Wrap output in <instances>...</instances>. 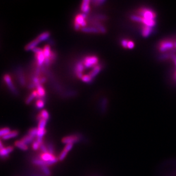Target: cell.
I'll return each instance as SVG.
<instances>
[{
  "mask_svg": "<svg viewBox=\"0 0 176 176\" xmlns=\"http://www.w3.org/2000/svg\"><path fill=\"white\" fill-rule=\"evenodd\" d=\"M40 159L45 162L46 166H50L57 163L59 160L58 158L56 157L54 154H50L49 153H42L40 156Z\"/></svg>",
  "mask_w": 176,
  "mask_h": 176,
  "instance_id": "obj_1",
  "label": "cell"
},
{
  "mask_svg": "<svg viewBox=\"0 0 176 176\" xmlns=\"http://www.w3.org/2000/svg\"><path fill=\"white\" fill-rule=\"evenodd\" d=\"M82 140V137L80 134H71L70 136H68L64 137L62 139V142L65 144H73L80 142Z\"/></svg>",
  "mask_w": 176,
  "mask_h": 176,
  "instance_id": "obj_2",
  "label": "cell"
},
{
  "mask_svg": "<svg viewBox=\"0 0 176 176\" xmlns=\"http://www.w3.org/2000/svg\"><path fill=\"white\" fill-rule=\"evenodd\" d=\"M98 62V58L94 56H90L86 57L83 61V64L85 67L91 68L92 67H95L97 65Z\"/></svg>",
  "mask_w": 176,
  "mask_h": 176,
  "instance_id": "obj_3",
  "label": "cell"
},
{
  "mask_svg": "<svg viewBox=\"0 0 176 176\" xmlns=\"http://www.w3.org/2000/svg\"><path fill=\"white\" fill-rule=\"evenodd\" d=\"M139 14L142 18L149 19H154L156 17V14L153 10L147 8H141L139 10Z\"/></svg>",
  "mask_w": 176,
  "mask_h": 176,
  "instance_id": "obj_4",
  "label": "cell"
},
{
  "mask_svg": "<svg viewBox=\"0 0 176 176\" xmlns=\"http://www.w3.org/2000/svg\"><path fill=\"white\" fill-rule=\"evenodd\" d=\"M3 81L5 82V83L6 84L7 86H8V88L10 89V91H11L13 94H15L16 95L18 94V92L17 91V88L14 85L13 81L12 80V78L10 77V75L6 74L4 75H3Z\"/></svg>",
  "mask_w": 176,
  "mask_h": 176,
  "instance_id": "obj_5",
  "label": "cell"
},
{
  "mask_svg": "<svg viewBox=\"0 0 176 176\" xmlns=\"http://www.w3.org/2000/svg\"><path fill=\"white\" fill-rule=\"evenodd\" d=\"M175 46V43L171 41H164L159 44V50L161 51H166L167 50L173 49V47Z\"/></svg>",
  "mask_w": 176,
  "mask_h": 176,
  "instance_id": "obj_6",
  "label": "cell"
},
{
  "mask_svg": "<svg viewBox=\"0 0 176 176\" xmlns=\"http://www.w3.org/2000/svg\"><path fill=\"white\" fill-rule=\"evenodd\" d=\"M87 15L86 14H79L75 17L74 19V24L80 26L81 27H85L87 25V21L85 18Z\"/></svg>",
  "mask_w": 176,
  "mask_h": 176,
  "instance_id": "obj_7",
  "label": "cell"
},
{
  "mask_svg": "<svg viewBox=\"0 0 176 176\" xmlns=\"http://www.w3.org/2000/svg\"><path fill=\"white\" fill-rule=\"evenodd\" d=\"M73 147V144H67L65 146L62 152L60 153L59 157H58V160L60 161H63L65 158H66L67 154L72 149Z\"/></svg>",
  "mask_w": 176,
  "mask_h": 176,
  "instance_id": "obj_8",
  "label": "cell"
},
{
  "mask_svg": "<svg viewBox=\"0 0 176 176\" xmlns=\"http://www.w3.org/2000/svg\"><path fill=\"white\" fill-rule=\"evenodd\" d=\"M35 58L36 59L37 64L38 66H41L44 63L45 61V57L43 49L40 51V52L35 54Z\"/></svg>",
  "mask_w": 176,
  "mask_h": 176,
  "instance_id": "obj_9",
  "label": "cell"
},
{
  "mask_svg": "<svg viewBox=\"0 0 176 176\" xmlns=\"http://www.w3.org/2000/svg\"><path fill=\"white\" fill-rule=\"evenodd\" d=\"M14 150V148L12 146H9L4 148L0 150V157L3 158H6L9 156V154L12 153Z\"/></svg>",
  "mask_w": 176,
  "mask_h": 176,
  "instance_id": "obj_10",
  "label": "cell"
},
{
  "mask_svg": "<svg viewBox=\"0 0 176 176\" xmlns=\"http://www.w3.org/2000/svg\"><path fill=\"white\" fill-rule=\"evenodd\" d=\"M40 43V41L37 39V38H36L35 39L31 41L30 43H29L27 44L25 46V50L26 51H30L33 50L34 48H36V46Z\"/></svg>",
  "mask_w": 176,
  "mask_h": 176,
  "instance_id": "obj_11",
  "label": "cell"
},
{
  "mask_svg": "<svg viewBox=\"0 0 176 176\" xmlns=\"http://www.w3.org/2000/svg\"><path fill=\"white\" fill-rule=\"evenodd\" d=\"M84 67L85 66L82 63H79L76 65V67H75V73H76V75L78 78L81 79L82 78V76H83L82 72L84 71Z\"/></svg>",
  "mask_w": 176,
  "mask_h": 176,
  "instance_id": "obj_12",
  "label": "cell"
},
{
  "mask_svg": "<svg viewBox=\"0 0 176 176\" xmlns=\"http://www.w3.org/2000/svg\"><path fill=\"white\" fill-rule=\"evenodd\" d=\"M49 118V114L46 110L45 109H42V111L40 112L39 115L37 116V120L38 122L41 119H44L46 120H48Z\"/></svg>",
  "mask_w": 176,
  "mask_h": 176,
  "instance_id": "obj_13",
  "label": "cell"
},
{
  "mask_svg": "<svg viewBox=\"0 0 176 176\" xmlns=\"http://www.w3.org/2000/svg\"><path fill=\"white\" fill-rule=\"evenodd\" d=\"M34 139H35V137L27 134L26 136L22 138L21 140V141H22L23 143L27 145L28 144L33 143L34 141Z\"/></svg>",
  "mask_w": 176,
  "mask_h": 176,
  "instance_id": "obj_14",
  "label": "cell"
},
{
  "mask_svg": "<svg viewBox=\"0 0 176 176\" xmlns=\"http://www.w3.org/2000/svg\"><path fill=\"white\" fill-rule=\"evenodd\" d=\"M141 23L144 24V25H145L147 26H149L150 27H153V26L156 25V21L154 19H146L142 18H141Z\"/></svg>",
  "mask_w": 176,
  "mask_h": 176,
  "instance_id": "obj_15",
  "label": "cell"
},
{
  "mask_svg": "<svg viewBox=\"0 0 176 176\" xmlns=\"http://www.w3.org/2000/svg\"><path fill=\"white\" fill-rule=\"evenodd\" d=\"M18 134H19V132L18 130H12L10 133H9L8 134H6V136L2 137V139L3 140H7L12 139V138L18 136Z\"/></svg>",
  "mask_w": 176,
  "mask_h": 176,
  "instance_id": "obj_16",
  "label": "cell"
},
{
  "mask_svg": "<svg viewBox=\"0 0 176 176\" xmlns=\"http://www.w3.org/2000/svg\"><path fill=\"white\" fill-rule=\"evenodd\" d=\"M17 75H18V78L19 79L20 83L22 86H24L25 84V78H24V75L22 69L21 68H18V70L17 71Z\"/></svg>",
  "mask_w": 176,
  "mask_h": 176,
  "instance_id": "obj_17",
  "label": "cell"
},
{
  "mask_svg": "<svg viewBox=\"0 0 176 176\" xmlns=\"http://www.w3.org/2000/svg\"><path fill=\"white\" fill-rule=\"evenodd\" d=\"M15 145L17 148H18V149L23 151H26L29 149V148L27 147V145L23 143L22 141H21V140L16 141L15 143Z\"/></svg>",
  "mask_w": 176,
  "mask_h": 176,
  "instance_id": "obj_18",
  "label": "cell"
},
{
  "mask_svg": "<svg viewBox=\"0 0 176 176\" xmlns=\"http://www.w3.org/2000/svg\"><path fill=\"white\" fill-rule=\"evenodd\" d=\"M152 32V27L144 25L142 28V34L144 37H147L149 36Z\"/></svg>",
  "mask_w": 176,
  "mask_h": 176,
  "instance_id": "obj_19",
  "label": "cell"
},
{
  "mask_svg": "<svg viewBox=\"0 0 176 176\" xmlns=\"http://www.w3.org/2000/svg\"><path fill=\"white\" fill-rule=\"evenodd\" d=\"M36 98H38V94L36 90H34L30 93V94L28 96V97L25 100L26 104H29V103L32 102L33 101V100Z\"/></svg>",
  "mask_w": 176,
  "mask_h": 176,
  "instance_id": "obj_20",
  "label": "cell"
},
{
  "mask_svg": "<svg viewBox=\"0 0 176 176\" xmlns=\"http://www.w3.org/2000/svg\"><path fill=\"white\" fill-rule=\"evenodd\" d=\"M37 88V92L38 94V98H40L41 99V98H43L44 96H45L46 95V91L45 89L43 87L42 85H39Z\"/></svg>",
  "mask_w": 176,
  "mask_h": 176,
  "instance_id": "obj_21",
  "label": "cell"
},
{
  "mask_svg": "<svg viewBox=\"0 0 176 176\" xmlns=\"http://www.w3.org/2000/svg\"><path fill=\"white\" fill-rule=\"evenodd\" d=\"M90 1L88 0H85L82 2L81 6V9L84 13H88L90 10Z\"/></svg>",
  "mask_w": 176,
  "mask_h": 176,
  "instance_id": "obj_22",
  "label": "cell"
},
{
  "mask_svg": "<svg viewBox=\"0 0 176 176\" xmlns=\"http://www.w3.org/2000/svg\"><path fill=\"white\" fill-rule=\"evenodd\" d=\"M50 34L49 32H43L41 34H40V35L38 36L36 38H37V39L39 40L40 42H42V41H44L46 39H47L49 38V37H50Z\"/></svg>",
  "mask_w": 176,
  "mask_h": 176,
  "instance_id": "obj_23",
  "label": "cell"
},
{
  "mask_svg": "<svg viewBox=\"0 0 176 176\" xmlns=\"http://www.w3.org/2000/svg\"><path fill=\"white\" fill-rule=\"evenodd\" d=\"M43 51H44L45 57V59H49L51 55V53H52V51H51L50 46L48 45V44L45 46L43 49Z\"/></svg>",
  "mask_w": 176,
  "mask_h": 176,
  "instance_id": "obj_24",
  "label": "cell"
},
{
  "mask_svg": "<svg viewBox=\"0 0 176 176\" xmlns=\"http://www.w3.org/2000/svg\"><path fill=\"white\" fill-rule=\"evenodd\" d=\"M101 67L100 66H99V65L96 66L95 67H93V69L92 70V71L91 72H90L89 75L93 78V77H95V76L98 73L99 71L101 70Z\"/></svg>",
  "mask_w": 176,
  "mask_h": 176,
  "instance_id": "obj_25",
  "label": "cell"
},
{
  "mask_svg": "<svg viewBox=\"0 0 176 176\" xmlns=\"http://www.w3.org/2000/svg\"><path fill=\"white\" fill-rule=\"evenodd\" d=\"M32 163L33 164L37 165V166L40 167L44 166V165H46L45 162L40 159V158H34V159H33L32 160Z\"/></svg>",
  "mask_w": 176,
  "mask_h": 176,
  "instance_id": "obj_26",
  "label": "cell"
},
{
  "mask_svg": "<svg viewBox=\"0 0 176 176\" xmlns=\"http://www.w3.org/2000/svg\"><path fill=\"white\" fill-rule=\"evenodd\" d=\"M40 169L41 171H42V174H44L45 176H51V172L49 169V168H48V166L44 165V166L41 167Z\"/></svg>",
  "mask_w": 176,
  "mask_h": 176,
  "instance_id": "obj_27",
  "label": "cell"
},
{
  "mask_svg": "<svg viewBox=\"0 0 176 176\" xmlns=\"http://www.w3.org/2000/svg\"><path fill=\"white\" fill-rule=\"evenodd\" d=\"M11 132V130L9 128H3L0 129V137H3V136H6V134H8L9 133Z\"/></svg>",
  "mask_w": 176,
  "mask_h": 176,
  "instance_id": "obj_28",
  "label": "cell"
},
{
  "mask_svg": "<svg viewBox=\"0 0 176 176\" xmlns=\"http://www.w3.org/2000/svg\"><path fill=\"white\" fill-rule=\"evenodd\" d=\"M45 105L44 100L42 99H39L36 102V106L38 109H42Z\"/></svg>",
  "mask_w": 176,
  "mask_h": 176,
  "instance_id": "obj_29",
  "label": "cell"
},
{
  "mask_svg": "<svg viewBox=\"0 0 176 176\" xmlns=\"http://www.w3.org/2000/svg\"><path fill=\"white\" fill-rule=\"evenodd\" d=\"M37 132H38V128H31L29 130L27 134L36 138L37 137Z\"/></svg>",
  "mask_w": 176,
  "mask_h": 176,
  "instance_id": "obj_30",
  "label": "cell"
},
{
  "mask_svg": "<svg viewBox=\"0 0 176 176\" xmlns=\"http://www.w3.org/2000/svg\"><path fill=\"white\" fill-rule=\"evenodd\" d=\"M46 133V130L45 129H38V132L36 138H41L43 139V137Z\"/></svg>",
  "mask_w": 176,
  "mask_h": 176,
  "instance_id": "obj_31",
  "label": "cell"
},
{
  "mask_svg": "<svg viewBox=\"0 0 176 176\" xmlns=\"http://www.w3.org/2000/svg\"><path fill=\"white\" fill-rule=\"evenodd\" d=\"M47 123V120L44 119H41L39 122V125H38V129H45V126Z\"/></svg>",
  "mask_w": 176,
  "mask_h": 176,
  "instance_id": "obj_32",
  "label": "cell"
},
{
  "mask_svg": "<svg viewBox=\"0 0 176 176\" xmlns=\"http://www.w3.org/2000/svg\"><path fill=\"white\" fill-rule=\"evenodd\" d=\"M46 147H47V148L48 153L54 154V146H53V144L51 143H48L46 145Z\"/></svg>",
  "mask_w": 176,
  "mask_h": 176,
  "instance_id": "obj_33",
  "label": "cell"
},
{
  "mask_svg": "<svg viewBox=\"0 0 176 176\" xmlns=\"http://www.w3.org/2000/svg\"><path fill=\"white\" fill-rule=\"evenodd\" d=\"M82 31H84L85 32H93V33H97L98 32V30L96 29V28H93V27H84L82 29Z\"/></svg>",
  "mask_w": 176,
  "mask_h": 176,
  "instance_id": "obj_34",
  "label": "cell"
},
{
  "mask_svg": "<svg viewBox=\"0 0 176 176\" xmlns=\"http://www.w3.org/2000/svg\"><path fill=\"white\" fill-rule=\"evenodd\" d=\"M81 79L83 82L88 83V82H91L92 81V78L89 74L88 75H84L82 76Z\"/></svg>",
  "mask_w": 176,
  "mask_h": 176,
  "instance_id": "obj_35",
  "label": "cell"
},
{
  "mask_svg": "<svg viewBox=\"0 0 176 176\" xmlns=\"http://www.w3.org/2000/svg\"><path fill=\"white\" fill-rule=\"evenodd\" d=\"M41 144L38 142V141L36 140H34V142L32 143V148L34 150H37L40 148Z\"/></svg>",
  "mask_w": 176,
  "mask_h": 176,
  "instance_id": "obj_36",
  "label": "cell"
},
{
  "mask_svg": "<svg viewBox=\"0 0 176 176\" xmlns=\"http://www.w3.org/2000/svg\"><path fill=\"white\" fill-rule=\"evenodd\" d=\"M40 150L42 152V153H48V150H47V147L45 144H44V143L41 145L40 146Z\"/></svg>",
  "mask_w": 176,
  "mask_h": 176,
  "instance_id": "obj_37",
  "label": "cell"
},
{
  "mask_svg": "<svg viewBox=\"0 0 176 176\" xmlns=\"http://www.w3.org/2000/svg\"><path fill=\"white\" fill-rule=\"evenodd\" d=\"M134 47V43L133 42V41H128L127 48L131 49H133Z\"/></svg>",
  "mask_w": 176,
  "mask_h": 176,
  "instance_id": "obj_38",
  "label": "cell"
},
{
  "mask_svg": "<svg viewBox=\"0 0 176 176\" xmlns=\"http://www.w3.org/2000/svg\"><path fill=\"white\" fill-rule=\"evenodd\" d=\"M127 43H128V41H127V39H123L122 41L121 44L124 48H127Z\"/></svg>",
  "mask_w": 176,
  "mask_h": 176,
  "instance_id": "obj_39",
  "label": "cell"
},
{
  "mask_svg": "<svg viewBox=\"0 0 176 176\" xmlns=\"http://www.w3.org/2000/svg\"><path fill=\"white\" fill-rule=\"evenodd\" d=\"M29 176H45L44 174H40V173H33L30 174Z\"/></svg>",
  "mask_w": 176,
  "mask_h": 176,
  "instance_id": "obj_40",
  "label": "cell"
},
{
  "mask_svg": "<svg viewBox=\"0 0 176 176\" xmlns=\"http://www.w3.org/2000/svg\"><path fill=\"white\" fill-rule=\"evenodd\" d=\"M3 148H4V147H3V145L2 143V141H1V140H0V149H2Z\"/></svg>",
  "mask_w": 176,
  "mask_h": 176,
  "instance_id": "obj_41",
  "label": "cell"
},
{
  "mask_svg": "<svg viewBox=\"0 0 176 176\" xmlns=\"http://www.w3.org/2000/svg\"><path fill=\"white\" fill-rule=\"evenodd\" d=\"M175 76H176V74H175Z\"/></svg>",
  "mask_w": 176,
  "mask_h": 176,
  "instance_id": "obj_42",
  "label": "cell"
}]
</instances>
